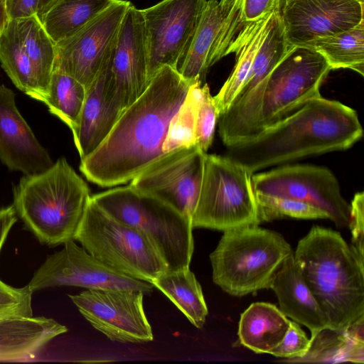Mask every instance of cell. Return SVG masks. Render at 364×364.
I'll list each match as a JSON object with an SVG mask.
<instances>
[{
	"label": "cell",
	"mask_w": 364,
	"mask_h": 364,
	"mask_svg": "<svg viewBox=\"0 0 364 364\" xmlns=\"http://www.w3.org/2000/svg\"><path fill=\"white\" fill-rule=\"evenodd\" d=\"M144 293L115 289H90L68 295L96 330L113 341L141 343L154 338L143 306Z\"/></svg>",
	"instance_id": "4fadbf2b"
},
{
	"label": "cell",
	"mask_w": 364,
	"mask_h": 364,
	"mask_svg": "<svg viewBox=\"0 0 364 364\" xmlns=\"http://www.w3.org/2000/svg\"><path fill=\"white\" fill-rule=\"evenodd\" d=\"M33 293L28 285L16 288L0 280V321L14 317L33 316Z\"/></svg>",
	"instance_id": "d590c367"
},
{
	"label": "cell",
	"mask_w": 364,
	"mask_h": 364,
	"mask_svg": "<svg viewBox=\"0 0 364 364\" xmlns=\"http://www.w3.org/2000/svg\"><path fill=\"white\" fill-rule=\"evenodd\" d=\"M290 320L275 305L255 302L242 313L237 335L240 343L256 353L271 354L284 338Z\"/></svg>",
	"instance_id": "d4e9b609"
},
{
	"label": "cell",
	"mask_w": 364,
	"mask_h": 364,
	"mask_svg": "<svg viewBox=\"0 0 364 364\" xmlns=\"http://www.w3.org/2000/svg\"><path fill=\"white\" fill-rule=\"evenodd\" d=\"M252 176L229 156L206 153L192 228L224 232L260 224Z\"/></svg>",
	"instance_id": "9c48e42d"
},
{
	"label": "cell",
	"mask_w": 364,
	"mask_h": 364,
	"mask_svg": "<svg viewBox=\"0 0 364 364\" xmlns=\"http://www.w3.org/2000/svg\"><path fill=\"white\" fill-rule=\"evenodd\" d=\"M293 253L275 231L258 225L225 230L210 255L213 281L233 296L269 289L274 274Z\"/></svg>",
	"instance_id": "8992f818"
},
{
	"label": "cell",
	"mask_w": 364,
	"mask_h": 364,
	"mask_svg": "<svg viewBox=\"0 0 364 364\" xmlns=\"http://www.w3.org/2000/svg\"><path fill=\"white\" fill-rule=\"evenodd\" d=\"M310 340V347L304 356L282 362L364 363V316L345 330L324 328Z\"/></svg>",
	"instance_id": "603a6c76"
},
{
	"label": "cell",
	"mask_w": 364,
	"mask_h": 364,
	"mask_svg": "<svg viewBox=\"0 0 364 364\" xmlns=\"http://www.w3.org/2000/svg\"><path fill=\"white\" fill-rule=\"evenodd\" d=\"M55 1L56 0H39L37 16L40 19Z\"/></svg>",
	"instance_id": "7bdbcfd3"
},
{
	"label": "cell",
	"mask_w": 364,
	"mask_h": 364,
	"mask_svg": "<svg viewBox=\"0 0 364 364\" xmlns=\"http://www.w3.org/2000/svg\"><path fill=\"white\" fill-rule=\"evenodd\" d=\"M15 20L23 47L31 62L45 101L46 90L53 72L55 44L37 14Z\"/></svg>",
	"instance_id": "f1b7e54d"
},
{
	"label": "cell",
	"mask_w": 364,
	"mask_h": 364,
	"mask_svg": "<svg viewBox=\"0 0 364 364\" xmlns=\"http://www.w3.org/2000/svg\"><path fill=\"white\" fill-rule=\"evenodd\" d=\"M0 160L11 171L40 173L53 162L18 112L14 92L0 85Z\"/></svg>",
	"instance_id": "ac0fdd59"
},
{
	"label": "cell",
	"mask_w": 364,
	"mask_h": 364,
	"mask_svg": "<svg viewBox=\"0 0 364 364\" xmlns=\"http://www.w3.org/2000/svg\"><path fill=\"white\" fill-rule=\"evenodd\" d=\"M275 10L257 21H247L231 44L228 54H235V65L218 93L213 96L219 115L230 107L240 91L255 54L268 31Z\"/></svg>",
	"instance_id": "cb8c5ba5"
},
{
	"label": "cell",
	"mask_w": 364,
	"mask_h": 364,
	"mask_svg": "<svg viewBox=\"0 0 364 364\" xmlns=\"http://www.w3.org/2000/svg\"><path fill=\"white\" fill-rule=\"evenodd\" d=\"M362 136L355 109L320 95L256 135L228 146L226 156L253 174L309 156L348 149Z\"/></svg>",
	"instance_id": "7a4b0ae2"
},
{
	"label": "cell",
	"mask_w": 364,
	"mask_h": 364,
	"mask_svg": "<svg viewBox=\"0 0 364 364\" xmlns=\"http://www.w3.org/2000/svg\"><path fill=\"white\" fill-rule=\"evenodd\" d=\"M219 114L208 84L202 87V97L198 108L195 138L196 144L206 152L211 146Z\"/></svg>",
	"instance_id": "e575fe53"
},
{
	"label": "cell",
	"mask_w": 364,
	"mask_h": 364,
	"mask_svg": "<svg viewBox=\"0 0 364 364\" xmlns=\"http://www.w3.org/2000/svg\"><path fill=\"white\" fill-rule=\"evenodd\" d=\"M331 70L324 57L312 48L290 47L264 80L219 115L223 144L228 147L253 136L320 96Z\"/></svg>",
	"instance_id": "3957f363"
},
{
	"label": "cell",
	"mask_w": 364,
	"mask_h": 364,
	"mask_svg": "<svg viewBox=\"0 0 364 364\" xmlns=\"http://www.w3.org/2000/svg\"><path fill=\"white\" fill-rule=\"evenodd\" d=\"M68 331L44 316H18L0 321V362L28 360L52 340Z\"/></svg>",
	"instance_id": "44dd1931"
},
{
	"label": "cell",
	"mask_w": 364,
	"mask_h": 364,
	"mask_svg": "<svg viewBox=\"0 0 364 364\" xmlns=\"http://www.w3.org/2000/svg\"><path fill=\"white\" fill-rule=\"evenodd\" d=\"M86 92L87 89L77 80L63 72L53 70L43 103L50 112L60 118L73 132L77 126Z\"/></svg>",
	"instance_id": "4dcf8cb0"
},
{
	"label": "cell",
	"mask_w": 364,
	"mask_h": 364,
	"mask_svg": "<svg viewBox=\"0 0 364 364\" xmlns=\"http://www.w3.org/2000/svg\"><path fill=\"white\" fill-rule=\"evenodd\" d=\"M203 85L200 81L191 85L184 101L168 126L162 146L164 153L196 145V121Z\"/></svg>",
	"instance_id": "d6a6232c"
},
{
	"label": "cell",
	"mask_w": 364,
	"mask_h": 364,
	"mask_svg": "<svg viewBox=\"0 0 364 364\" xmlns=\"http://www.w3.org/2000/svg\"><path fill=\"white\" fill-rule=\"evenodd\" d=\"M39 0H6L9 19H18L37 14Z\"/></svg>",
	"instance_id": "ab89813d"
},
{
	"label": "cell",
	"mask_w": 364,
	"mask_h": 364,
	"mask_svg": "<svg viewBox=\"0 0 364 364\" xmlns=\"http://www.w3.org/2000/svg\"><path fill=\"white\" fill-rule=\"evenodd\" d=\"M92 196L63 157L47 170L25 175L14 189V207L25 226L49 246L74 240Z\"/></svg>",
	"instance_id": "5b68a950"
},
{
	"label": "cell",
	"mask_w": 364,
	"mask_h": 364,
	"mask_svg": "<svg viewBox=\"0 0 364 364\" xmlns=\"http://www.w3.org/2000/svg\"><path fill=\"white\" fill-rule=\"evenodd\" d=\"M260 223L282 218L330 219L325 210L310 203L276 196L255 193Z\"/></svg>",
	"instance_id": "836d02e7"
},
{
	"label": "cell",
	"mask_w": 364,
	"mask_h": 364,
	"mask_svg": "<svg viewBox=\"0 0 364 364\" xmlns=\"http://www.w3.org/2000/svg\"><path fill=\"white\" fill-rule=\"evenodd\" d=\"M279 7V0H242V14L247 22L257 21Z\"/></svg>",
	"instance_id": "f35d334b"
},
{
	"label": "cell",
	"mask_w": 364,
	"mask_h": 364,
	"mask_svg": "<svg viewBox=\"0 0 364 364\" xmlns=\"http://www.w3.org/2000/svg\"><path fill=\"white\" fill-rule=\"evenodd\" d=\"M205 154L196 144L165 152L132 179L129 185L163 200L191 222L200 188Z\"/></svg>",
	"instance_id": "5bb4252c"
},
{
	"label": "cell",
	"mask_w": 364,
	"mask_h": 364,
	"mask_svg": "<svg viewBox=\"0 0 364 364\" xmlns=\"http://www.w3.org/2000/svg\"><path fill=\"white\" fill-rule=\"evenodd\" d=\"M74 240L105 265L135 279L152 284L168 271L162 255L145 234L108 214L92 197Z\"/></svg>",
	"instance_id": "ba28073f"
},
{
	"label": "cell",
	"mask_w": 364,
	"mask_h": 364,
	"mask_svg": "<svg viewBox=\"0 0 364 364\" xmlns=\"http://www.w3.org/2000/svg\"><path fill=\"white\" fill-rule=\"evenodd\" d=\"M9 21L6 1L0 0V35Z\"/></svg>",
	"instance_id": "b9f144b4"
},
{
	"label": "cell",
	"mask_w": 364,
	"mask_h": 364,
	"mask_svg": "<svg viewBox=\"0 0 364 364\" xmlns=\"http://www.w3.org/2000/svg\"><path fill=\"white\" fill-rule=\"evenodd\" d=\"M110 55L87 89L77 126L72 132L81 159L102 143L121 115L109 81Z\"/></svg>",
	"instance_id": "d6986e66"
},
{
	"label": "cell",
	"mask_w": 364,
	"mask_h": 364,
	"mask_svg": "<svg viewBox=\"0 0 364 364\" xmlns=\"http://www.w3.org/2000/svg\"><path fill=\"white\" fill-rule=\"evenodd\" d=\"M294 0H279V7L284 6V4L291 2Z\"/></svg>",
	"instance_id": "ee69618b"
},
{
	"label": "cell",
	"mask_w": 364,
	"mask_h": 364,
	"mask_svg": "<svg viewBox=\"0 0 364 364\" xmlns=\"http://www.w3.org/2000/svg\"><path fill=\"white\" fill-rule=\"evenodd\" d=\"M117 0H56L40 19L55 43L73 36Z\"/></svg>",
	"instance_id": "484cf974"
},
{
	"label": "cell",
	"mask_w": 364,
	"mask_h": 364,
	"mask_svg": "<svg viewBox=\"0 0 364 364\" xmlns=\"http://www.w3.org/2000/svg\"><path fill=\"white\" fill-rule=\"evenodd\" d=\"M207 0H162L141 9L148 50V79L162 67L178 70Z\"/></svg>",
	"instance_id": "8fae6325"
},
{
	"label": "cell",
	"mask_w": 364,
	"mask_h": 364,
	"mask_svg": "<svg viewBox=\"0 0 364 364\" xmlns=\"http://www.w3.org/2000/svg\"><path fill=\"white\" fill-rule=\"evenodd\" d=\"M92 199L114 218L145 234L162 255L168 271L189 267L193 228L176 208L130 185L95 194Z\"/></svg>",
	"instance_id": "52a82bcc"
},
{
	"label": "cell",
	"mask_w": 364,
	"mask_h": 364,
	"mask_svg": "<svg viewBox=\"0 0 364 364\" xmlns=\"http://www.w3.org/2000/svg\"><path fill=\"white\" fill-rule=\"evenodd\" d=\"M311 340L301 328L299 323L290 321L288 331L280 344L275 348L271 355L290 359L304 356L310 347Z\"/></svg>",
	"instance_id": "8d00e7d4"
},
{
	"label": "cell",
	"mask_w": 364,
	"mask_h": 364,
	"mask_svg": "<svg viewBox=\"0 0 364 364\" xmlns=\"http://www.w3.org/2000/svg\"><path fill=\"white\" fill-rule=\"evenodd\" d=\"M130 4L117 0L77 33L55 43L53 70L72 76L87 89L110 54Z\"/></svg>",
	"instance_id": "9a60e30c"
},
{
	"label": "cell",
	"mask_w": 364,
	"mask_h": 364,
	"mask_svg": "<svg viewBox=\"0 0 364 364\" xmlns=\"http://www.w3.org/2000/svg\"><path fill=\"white\" fill-rule=\"evenodd\" d=\"M110 83L121 112L149 84L148 50L141 9L132 4L122 21L109 58Z\"/></svg>",
	"instance_id": "2e32d148"
},
{
	"label": "cell",
	"mask_w": 364,
	"mask_h": 364,
	"mask_svg": "<svg viewBox=\"0 0 364 364\" xmlns=\"http://www.w3.org/2000/svg\"><path fill=\"white\" fill-rule=\"evenodd\" d=\"M14 205L0 208V252L6 237L17 220Z\"/></svg>",
	"instance_id": "60d3db41"
},
{
	"label": "cell",
	"mask_w": 364,
	"mask_h": 364,
	"mask_svg": "<svg viewBox=\"0 0 364 364\" xmlns=\"http://www.w3.org/2000/svg\"><path fill=\"white\" fill-rule=\"evenodd\" d=\"M48 255L27 284L35 292L50 287L71 286L90 289H115L150 293L154 287L146 282L127 277L105 265L74 240Z\"/></svg>",
	"instance_id": "7c38bea8"
},
{
	"label": "cell",
	"mask_w": 364,
	"mask_h": 364,
	"mask_svg": "<svg viewBox=\"0 0 364 364\" xmlns=\"http://www.w3.org/2000/svg\"><path fill=\"white\" fill-rule=\"evenodd\" d=\"M361 4H364V0H355Z\"/></svg>",
	"instance_id": "f6af8a7d"
},
{
	"label": "cell",
	"mask_w": 364,
	"mask_h": 364,
	"mask_svg": "<svg viewBox=\"0 0 364 364\" xmlns=\"http://www.w3.org/2000/svg\"><path fill=\"white\" fill-rule=\"evenodd\" d=\"M289 48L278 7L274 11L268 31L255 54L249 75L235 100L247 95L264 80Z\"/></svg>",
	"instance_id": "1f68e13d"
},
{
	"label": "cell",
	"mask_w": 364,
	"mask_h": 364,
	"mask_svg": "<svg viewBox=\"0 0 364 364\" xmlns=\"http://www.w3.org/2000/svg\"><path fill=\"white\" fill-rule=\"evenodd\" d=\"M255 193L292 198L328 213L338 228L348 225L350 204L343 197L338 181L326 167L287 164L252 174Z\"/></svg>",
	"instance_id": "30bf717a"
},
{
	"label": "cell",
	"mask_w": 364,
	"mask_h": 364,
	"mask_svg": "<svg viewBox=\"0 0 364 364\" xmlns=\"http://www.w3.org/2000/svg\"><path fill=\"white\" fill-rule=\"evenodd\" d=\"M294 257L329 328L345 330L364 316V257L338 232L313 226Z\"/></svg>",
	"instance_id": "277c9868"
},
{
	"label": "cell",
	"mask_w": 364,
	"mask_h": 364,
	"mask_svg": "<svg viewBox=\"0 0 364 364\" xmlns=\"http://www.w3.org/2000/svg\"><path fill=\"white\" fill-rule=\"evenodd\" d=\"M363 5L355 0H294L279 7L288 46L355 27L364 21Z\"/></svg>",
	"instance_id": "e0dca14e"
},
{
	"label": "cell",
	"mask_w": 364,
	"mask_h": 364,
	"mask_svg": "<svg viewBox=\"0 0 364 364\" xmlns=\"http://www.w3.org/2000/svg\"><path fill=\"white\" fill-rule=\"evenodd\" d=\"M159 289L196 328H201L208 314L202 288L189 267L167 271L157 277Z\"/></svg>",
	"instance_id": "4316f807"
},
{
	"label": "cell",
	"mask_w": 364,
	"mask_h": 364,
	"mask_svg": "<svg viewBox=\"0 0 364 364\" xmlns=\"http://www.w3.org/2000/svg\"><path fill=\"white\" fill-rule=\"evenodd\" d=\"M324 57L331 70L351 69L364 75V21L348 31L317 38L304 45Z\"/></svg>",
	"instance_id": "f546056e"
},
{
	"label": "cell",
	"mask_w": 364,
	"mask_h": 364,
	"mask_svg": "<svg viewBox=\"0 0 364 364\" xmlns=\"http://www.w3.org/2000/svg\"><path fill=\"white\" fill-rule=\"evenodd\" d=\"M269 289L277 297L279 310L287 318L308 328L311 337L329 327L325 314L304 280L294 253L277 269Z\"/></svg>",
	"instance_id": "ffe728a7"
},
{
	"label": "cell",
	"mask_w": 364,
	"mask_h": 364,
	"mask_svg": "<svg viewBox=\"0 0 364 364\" xmlns=\"http://www.w3.org/2000/svg\"><path fill=\"white\" fill-rule=\"evenodd\" d=\"M0 63L14 85L31 97L43 102L36 76L17 30L15 19H9L0 35Z\"/></svg>",
	"instance_id": "83f0119b"
},
{
	"label": "cell",
	"mask_w": 364,
	"mask_h": 364,
	"mask_svg": "<svg viewBox=\"0 0 364 364\" xmlns=\"http://www.w3.org/2000/svg\"><path fill=\"white\" fill-rule=\"evenodd\" d=\"M235 1L207 0L189 48L177 70L188 82H204L210 58Z\"/></svg>",
	"instance_id": "7402d4cb"
},
{
	"label": "cell",
	"mask_w": 364,
	"mask_h": 364,
	"mask_svg": "<svg viewBox=\"0 0 364 364\" xmlns=\"http://www.w3.org/2000/svg\"><path fill=\"white\" fill-rule=\"evenodd\" d=\"M191 84L171 66L159 69L102 143L81 159L85 178L101 187L125 184L159 158L170 122Z\"/></svg>",
	"instance_id": "6da1fadb"
},
{
	"label": "cell",
	"mask_w": 364,
	"mask_h": 364,
	"mask_svg": "<svg viewBox=\"0 0 364 364\" xmlns=\"http://www.w3.org/2000/svg\"><path fill=\"white\" fill-rule=\"evenodd\" d=\"M4 1H6V0H4Z\"/></svg>",
	"instance_id": "bcb514c9"
},
{
	"label": "cell",
	"mask_w": 364,
	"mask_h": 364,
	"mask_svg": "<svg viewBox=\"0 0 364 364\" xmlns=\"http://www.w3.org/2000/svg\"><path fill=\"white\" fill-rule=\"evenodd\" d=\"M351 231L352 246L364 257V193L358 192L350 204L348 225Z\"/></svg>",
	"instance_id": "74e56055"
}]
</instances>
